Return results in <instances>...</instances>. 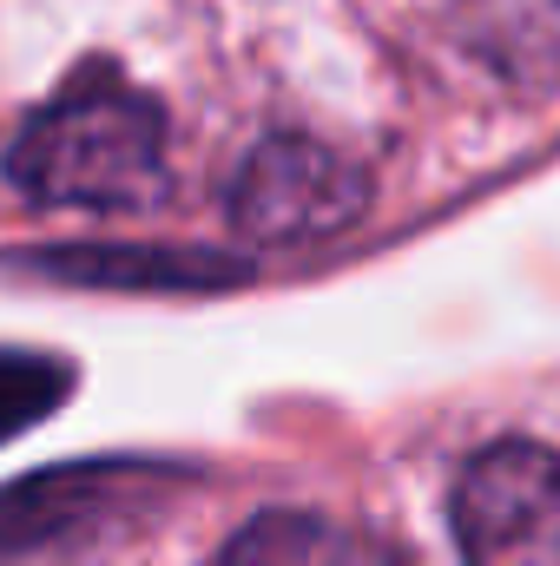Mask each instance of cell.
I'll list each match as a JSON object with an SVG mask.
<instances>
[{
    "mask_svg": "<svg viewBox=\"0 0 560 566\" xmlns=\"http://www.w3.org/2000/svg\"><path fill=\"white\" fill-rule=\"evenodd\" d=\"M66 389H73L66 363L33 356V349H0V441L33 422H46L66 402Z\"/></svg>",
    "mask_w": 560,
    "mask_h": 566,
    "instance_id": "cell-5",
    "label": "cell"
},
{
    "mask_svg": "<svg viewBox=\"0 0 560 566\" xmlns=\"http://www.w3.org/2000/svg\"><path fill=\"white\" fill-rule=\"evenodd\" d=\"M455 541L468 566H560V454L495 441L455 481Z\"/></svg>",
    "mask_w": 560,
    "mask_h": 566,
    "instance_id": "cell-2",
    "label": "cell"
},
{
    "mask_svg": "<svg viewBox=\"0 0 560 566\" xmlns=\"http://www.w3.org/2000/svg\"><path fill=\"white\" fill-rule=\"evenodd\" d=\"M370 205V178L317 139L278 133L265 139L238 185H231V224L258 244H303V238H330L343 224H356Z\"/></svg>",
    "mask_w": 560,
    "mask_h": 566,
    "instance_id": "cell-3",
    "label": "cell"
},
{
    "mask_svg": "<svg viewBox=\"0 0 560 566\" xmlns=\"http://www.w3.org/2000/svg\"><path fill=\"white\" fill-rule=\"evenodd\" d=\"M218 566H390L370 541L317 521V514H258Z\"/></svg>",
    "mask_w": 560,
    "mask_h": 566,
    "instance_id": "cell-4",
    "label": "cell"
},
{
    "mask_svg": "<svg viewBox=\"0 0 560 566\" xmlns=\"http://www.w3.org/2000/svg\"><path fill=\"white\" fill-rule=\"evenodd\" d=\"M7 178L53 211H145L165 191V106L113 66H80L7 145Z\"/></svg>",
    "mask_w": 560,
    "mask_h": 566,
    "instance_id": "cell-1",
    "label": "cell"
}]
</instances>
